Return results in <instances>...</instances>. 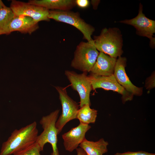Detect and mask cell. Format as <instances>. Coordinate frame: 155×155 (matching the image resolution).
Returning <instances> with one entry per match:
<instances>
[{
    "label": "cell",
    "instance_id": "1",
    "mask_svg": "<svg viewBox=\"0 0 155 155\" xmlns=\"http://www.w3.org/2000/svg\"><path fill=\"white\" fill-rule=\"evenodd\" d=\"M38 135L37 123L34 121L19 129H16L3 142L0 155H11L35 143Z\"/></svg>",
    "mask_w": 155,
    "mask_h": 155
},
{
    "label": "cell",
    "instance_id": "2",
    "mask_svg": "<svg viewBox=\"0 0 155 155\" xmlns=\"http://www.w3.org/2000/svg\"><path fill=\"white\" fill-rule=\"evenodd\" d=\"M94 38L96 47L100 52L116 58L122 55V35L117 28H104L100 34L94 36Z\"/></svg>",
    "mask_w": 155,
    "mask_h": 155
},
{
    "label": "cell",
    "instance_id": "3",
    "mask_svg": "<svg viewBox=\"0 0 155 155\" xmlns=\"http://www.w3.org/2000/svg\"><path fill=\"white\" fill-rule=\"evenodd\" d=\"M59 112V110L57 109L42 117L40 123L43 131L38 135L36 142L42 151L46 143L50 144L52 149L51 155H60L57 146L58 131L55 126Z\"/></svg>",
    "mask_w": 155,
    "mask_h": 155
},
{
    "label": "cell",
    "instance_id": "4",
    "mask_svg": "<svg viewBox=\"0 0 155 155\" xmlns=\"http://www.w3.org/2000/svg\"><path fill=\"white\" fill-rule=\"evenodd\" d=\"M99 53L93 40L89 42H81L76 48L71 66L83 72H90Z\"/></svg>",
    "mask_w": 155,
    "mask_h": 155
},
{
    "label": "cell",
    "instance_id": "5",
    "mask_svg": "<svg viewBox=\"0 0 155 155\" xmlns=\"http://www.w3.org/2000/svg\"><path fill=\"white\" fill-rule=\"evenodd\" d=\"M48 18L72 25L81 32L88 42L93 40L91 36L94 31V28L82 19L78 13L69 11L49 10Z\"/></svg>",
    "mask_w": 155,
    "mask_h": 155
},
{
    "label": "cell",
    "instance_id": "6",
    "mask_svg": "<svg viewBox=\"0 0 155 155\" xmlns=\"http://www.w3.org/2000/svg\"><path fill=\"white\" fill-rule=\"evenodd\" d=\"M59 95L62 107V112L58 118L55 124L59 134L64 126L70 121L76 119L79 105L67 94L66 89L64 88L55 86Z\"/></svg>",
    "mask_w": 155,
    "mask_h": 155
},
{
    "label": "cell",
    "instance_id": "7",
    "mask_svg": "<svg viewBox=\"0 0 155 155\" xmlns=\"http://www.w3.org/2000/svg\"><path fill=\"white\" fill-rule=\"evenodd\" d=\"M65 74L71 83L72 89L78 93L80 98V107L85 105H91L90 94L92 89L87 73L78 74L74 71L66 70Z\"/></svg>",
    "mask_w": 155,
    "mask_h": 155
},
{
    "label": "cell",
    "instance_id": "8",
    "mask_svg": "<svg viewBox=\"0 0 155 155\" xmlns=\"http://www.w3.org/2000/svg\"><path fill=\"white\" fill-rule=\"evenodd\" d=\"M142 8V5L140 3L139 13L136 17L130 20L121 21L120 22L134 26L136 29L137 34L148 38L150 40V45L152 47H154L155 39L153 36L155 32V21L145 16L143 13Z\"/></svg>",
    "mask_w": 155,
    "mask_h": 155
},
{
    "label": "cell",
    "instance_id": "9",
    "mask_svg": "<svg viewBox=\"0 0 155 155\" xmlns=\"http://www.w3.org/2000/svg\"><path fill=\"white\" fill-rule=\"evenodd\" d=\"M88 76L92 89L100 88L117 92L122 95L123 103L133 99V95L127 91L118 82L113 74L108 76H101L91 74Z\"/></svg>",
    "mask_w": 155,
    "mask_h": 155
},
{
    "label": "cell",
    "instance_id": "10",
    "mask_svg": "<svg viewBox=\"0 0 155 155\" xmlns=\"http://www.w3.org/2000/svg\"><path fill=\"white\" fill-rule=\"evenodd\" d=\"M15 16L30 17L37 23L42 21H49V10L43 7L28 3L12 0L10 7Z\"/></svg>",
    "mask_w": 155,
    "mask_h": 155
},
{
    "label": "cell",
    "instance_id": "11",
    "mask_svg": "<svg viewBox=\"0 0 155 155\" xmlns=\"http://www.w3.org/2000/svg\"><path fill=\"white\" fill-rule=\"evenodd\" d=\"M91 128L89 125L81 123L75 127L62 135L63 145L67 151L71 152L76 149L80 144L86 139V133Z\"/></svg>",
    "mask_w": 155,
    "mask_h": 155
},
{
    "label": "cell",
    "instance_id": "12",
    "mask_svg": "<svg viewBox=\"0 0 155 155\" xmlns=\"http://www.w3.org/2000/svg\"><path fill=\"white\" fill-rule=\"evenodd\" d=\"M126 59L119 57L117 60L113 75L118 82L127 91L133 95L140 96L143 93V88L134 85L130 81L125 71Z\"/></svg>",
    "mask_w": 155,
    "mask_h": 155
},
{
    "label": "cell",
    "instance_id": "13",
    "mask_svg": "<svg viewBox=\"0 0 155 155\" xmlns=\"http://www.w3.org/2000/svg\"><path fill=\"white\" fill-rule=\"evenodd\" d=\"M117 60L116 58L100 52L90 72L91 74L101 76L113 74Z\"/></svg>",
    "mask_w": 155,
    "mask_h": 155
},
{
    "label": "cell",
    "instance_id": "14",
    "mask_svg": "<svg viewBox=\"0 0 155 155\" xmlns=\"http://www.w3.org/2000/svg\"><path fill=\"white\" fill-rule=\"evenodd\" d=\"M38 28V23L32 18L23 15L15 16L9 24V34L18 31L30 34Z\"/></svg>",
    "mask_w": 155,
    "mask_h": 155
},
{
    "label": "cell",
    "instance_id": "15",
    "mask_svg": "<svg viewBox=\"0 0 155 155\" xmlns=\"http://www.w3.org/2000/svg\"><path fill=\"white\" fill-rule=\"evenodd\" d=\"M28 3L49 10L68 11L76 5L75 0H31Z\"/></svg>",
    "mask_w": 155,
    "mask_h": 155
},
{
    "label": "cell",
    "instance_id": "16",
    "mask_svg": "<svg viewBox=\"0 0 155 155\" xmlns=\"http://www.w3.org/2000/svg\"><path fill=\"white\" fill-rule=\"evenodd\" d=\"M109 144L103 138L96 142L88 140L85 139L79 146L88 155H103L107 152V146Z\"/></svg>",
    "mask_w": 155,
    "mask_h": 155
},
{
    "label": "cell",
    "instance_id": "17",
    "mask_svg": "<svg viewBox=\"0 0 155 155\" xmlns=\"http://www.w3.org/2000/svg\"><path fill=\"white\" fill-rule=\"evenodd\" d=\"M15 16L11 8L0 0V35L9 34V25Z\"/></svg>",
    "mask_w": 155,
    "mask_h": 155
},
{
    "label": "cell",
    "instance_id": "18",
    "mask_svg": "<svg viewBox=\"0 0 155 155\" xmlns=\"http://www.w3.org/2000/svg\"><path fill=\"white\" fill-rule=\"evenodd\" d=\"M89 105H85L80 107L77 115L76 119L80 123L89 125L95 123L97 116V111L91 108Z\"/></svg>",
    "mask_w": 155,
    "mask_h": 155
},
{
    "label": "cell",
    "instance_id": "19",
    "mask_svg": "<svg viewBox=\"0 0 155 155\" xmlns=\"http://www.w3.org/2000/svg\"><path fill=\"white\" fill-rule=\"evenodd\" d=\"M42 151L39 145L36 143L32 145L14 153L13 155H41Z\"/></svg>",
    "mask_w": 155,
    "mask_h": 155
},
{
    "label": "cell",
    "instance_id": "20",
    "mask_svg": "<svg viewBox=\"0 0 155 155\" xmlns=\"http://www.w3.org/2000/svg\"><path fill=\"white\" fill-rule=\"evenodd\" d=\"M114 155H155V154L145 151H140L136 152L128 151L123 153L117 152Z\"/></svg>",
    "mask_w": 155,
    "mask_h": 155
},
{
    "label": "cell",
    "instance_id": "21",
    "mask_svg": "<svg viewBox=\"0 0 155 155\" xmlns=\"http://www.w3.org/2000/svg\"><path fill=\"white\" fill-rule=\"evenodd\" d=\"M75 2L76 5L82 8L87 7L89 4V2L88 0H76Z\"/></svg>",
    "mask_w": 155,
    "mask_h": 155
},
{
    "label": "cell",
    "instance_id": "22",
    "mask_svg": "<svg viewBox=\"0 0 155 155\" xmlns=\"http://www.w3.org/2000/svg\"><path fill=\"white\" fill-rule=\"evenodd\" d=\"M154 75L150 77L147 82L146 87L147 88H154L155 86V78Z\"/></svg>",
    "mask_w": 155,
    "mask_h": 155
},
{
    "label": "cell",
    "instance_id": "23",
    "mask_svg": "<svg viewBox=\"0 0 155 155\" xmlns=\"http://www.w3.org/2000/svg\"><path fill=\"white\" fill-rule=\"evenodd\" d=\"M76 150L77 155H88L84 150L80 147L77 148Z\"/></svg>",
    "mask_w": 155,
    "mask_h": 155
},
{
    "label": "cell",
    "instance_id": "24",
    "mask_svg": "<svg viewBox=\"0 0 155 155\" xmlns=\"http://www.w3.org/2000/svg\"><path fill=\"white\" fill-rule=\"evenodd\" d=\"M98 1L92 0L91 1L92 4L94 8H96L99 3Z\"/></svg>",
    "mask_w": 155,
    "mask_h": 155
}]
</instances>
